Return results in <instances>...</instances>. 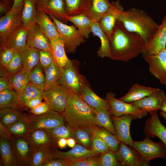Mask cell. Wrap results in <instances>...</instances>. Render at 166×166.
<instances>
[{"instance_id": "30", "label": "cell", "mask_w": 166, "mask_h": 166, "mask_svg": "<svg viewBox=\"0 0 166 166\" xmlns=\"http://www.w3.org/2000/svg\"><path fill=\"white\" fill-rule=\"evenodd\" d=\"M94 125L89 127L71 128L72 138L77 142L86 148L91 150L92 140Z\"/></svg>"}, {"instance_id": "39", "label": "cell", "mask_w": 166, "mask_h": 166, "mask_svg": "<svg viewBox=\"0 0 166 166\" xmlns=\"http://www.w3.org/2000/svg\"><path fill=\"white\" fill-rule=\"evenodd\" d=\"M93 129L94 132L103 140L110 150L114 152L117 150L120 141L116 136L107 129L98 126L94 125Z\"/></svg>"}, {"instance_id": "19", "label": "cell", "mask_w": 166, "mask_h": 166, "mask_svg": "<svg viewBox=\"0 0 166 166\" xmlns=\"http://www.w3.org/2000/svg\"><path fill=\"white\" fill-rule=\"evenodd\" d=\"M26 44L30 47L51 52L49 39L36 23L28 30Z\"/></svg>"}, {"instance_id": "60", "label": "cell", "mask_w": 166, "mask_h": 166, "mask_svg": "<svg viewBox=\"0 0 166 166\" xmlns=\"http://www.w3.org/2000/svg\"><path fill=\"white\" fill-rule=\"evenodd\" d=\"M49 0H35L36 4L38 8L43 7L45 6Z\"/></svg>"}, {"instance_id": "38", "label": "cell", "mask_w": 166, "mask_h": 166, "mask_svg": "<svg viewBox=\"0 0 166 166\" xmlns=\"http://www.w3.org/2000/svg\"><path fill=\"white\" fill-rule=\"evenodd\" d=\"M63 70V68L54 61L48 68L44 70L45 78L44 89L57 83Z\"/></svg>"}, {"instance_id": "48", "label": "cell", "mask_w": 166, "mask_h": 166, "mask_svg": "<svg viewBox=\"0 0 166 166\" xmlns=\"http://www.w3.org/2000/svg\"><path fill=\"white\" fill-rule=\"evenodd\" d=\"M109 149L108 146L103 140L94 132L91 150L94 155H100L106 152Z\"/></svg>"}, {"instance_id": "37", "label": "cell", "mask_w": 166, "mask_h": 166, "mask_svg": "<svg viewBox=\"0 0 166 166\" xmlns=\"http://www.w3.org/2000/svg\"><path fill=\"white\" fill-rule=\"evenodd\" d=\"M111 5L108 0H92L91 8L86 16L93 21L99 22Z\"/></svg>"}, {"instance_id": "33", "label": "cell", "mask_w": 166, "mask_h": 166, "mask_svg": "<svg viewBox=\"0 0 166 166\" xmlns=\"http://www.w3.org/2000/svg\"><path fill=\"white\" fill-rule=\"evenodd\" d=\"M49 41L54 61L63 68L70 60L66 54L63 42L60 37Z\"/></svg>"}, {"instance_id": "26", "label": "cell", "mask_w": 166, "mask_h": 166, "mask_svg": "<svg viewBox=\"0 0 166 166\" xmlns=\"http://www.w3.org/2000/svg\"><path fill=\"white\" fill-rule=\"evenodd\" d=\"M91 26L92 33L94 35L98 37L101 42V46L97 51L98 56L101 58H110V48L109 37L102 29L99 22L92 21Z\"/></svg>"}, {"instance_id": "62", "label": "cell", "mask_w": 166, "mask_h": 166, "mask_svg": "<svg viewBox=\"0 0 166 166\" xmlns=\"http://www.w3.org/2000/svg\"><path fill=\"white\" fill-rule=\"evenodd\" d=\"M160 110L162 112L166 113V98L162 104Z\"/></svg>"}, {"instance_id": "9", "label": "cell", "mask_w": 166, "mask_h": 166, "mask_svg": "<svg viewBox=\"0 0 166 166\" xmlns=\"http://www.w3.org/2000/svg\"><path fill=\"white\" fill-rule=\"evenodd\" d=\"M28 118L31 131L52 128L66 123L61 113L51 110L40 115H28Z\"/></svg>"}, {"instance_id": "50", "label": "cell", "mask_w": 166, "mask_h": 166, "mask_svg": "<svg viewBox=\"0 0 166 166\" xmlns=\"http://www.w3.org/2000/svg\"><path fill=\"white\" fill-rule=\"evenodd\" d=\"M39 63L44 70L54 60L51 52L43 50H39Z\"/></svg>"}, {"instance_id": "21", "label": "cell", "mask_w": 166, "mask_h": 166, "mask_svg": "<svg viewBox=\"0 0 166 166\" xmlns=\"http://www.w3.org/2000/svg\"><path fill=\"white\" fill-rule=\"evenodd\" d=\"M28 139L33 152L43 147L54 146L57 147V142L45 129H38L31 131Z\"/></svg>"}, {"instance_id": "61", "label": "cell", "mask_w": 166, "mask_h": 166, "mask_svg": "<svg viewBox=\"0 0 166 166\" xmlns=\"http://www.w3.org/2000/svg\"><path fill=\"white\" fill-rule=\"evenodd\" d=\"M76 141L73 138H69L67 139V145L70 148H73L76 144Z\"/></svg>"}, {"instance_id": "6", "label": "cell", "mask_w": 166, "mask_h": 166, "mask_svg": "<svg viewBox=\"0 0 166 166\" xmlns=\"http://www.w3.org/2000/svg\"><path fill=\"white\" fill-rule=\"evenodd\" d=\"M132 148L148 162L156 158H162L166 160V147L161 140L158 142L155 143L146 136L142 141H134Z\"/></svg>"}, {"instance_id": "42", "label": "cell", "mask_w": 166, "mask_h": 166, "mask_svg": "<svg viewBox=\"0 0 166 166\" xmlns=\"http://www.w3.org/2000/svg\"><path fill=\"white\" fill-rule=\"evenodd\" d=\"M96 119L97 126L110 131L116 136V132L109 111L95 109Z\"/></svg>"}, {"instance_id": "29", "label": "cell", "mask_w": 166, "mask_h": 166, "mask_svg": "<svg viewBox=\"0 0 166 166\" xmlns=\"http://www.w3.org/2000/svg\"><path fill=\"white\" fill-rule=\"evenodd\" d=\"M18 51L22 59L23 67L29 72L39 63V49L26 45Z\"/></svg>"}, {"instance_id": "34", "label": "cell", "mask_w": 166, "mask_h": 166, "mask_svg": "<svg viewBox=\"0 0 166 166\" xmlns=\"http://www.w3.org/2000/svg\"><path fill=\"white\" fill-rule=\"evenodd\" d=\"M14 137L28 138L31 131L28 115L24 114L18 121L6 127Z\"/></svg>"}, {"instance_id": "18", "label": "cell", "mask_w": 166, "mask_h": 166, "mask_svg": "<svg viewBox=\"0 0 166 166\" xmlns=\"http://www.w3.org/2000/svg\"><path fill=\"white\" fill-rule=\"evenodd\" d=\"M166 98V95L164 90L159 89L153 94L130 103L149 113L154 110H160Z\"/></svg>"}, {"instance_id": "53", "label": "cell", "mask_w": 166, "mask_h": 166, "mask_svg": "<svg viewBox=\"0 0 166 166\" xmlns=\"http://www.w3.org/2000/svg\"><path fill=\"white\" fill-rule=\"evenodd\" d=\"M71 163L69 161L57 157L52 154L46 160L43 166H70Z\"/></svg>"}, {"instance_id": "47", "label": "cell", "mask_w": 166, "mask_h": 166, "mask_svg": "<svg viewBox=\"0 0 166 166\" xmlns=\"http://www.w3.org/2000/svg\"><path fill=\"white\" fill-rule=\"evenodd\" d=\"M45 130L56 142L61 138H72L71 128L66 123Z\"/></svg>"}, {"instance_id": "7", "label": "cell", "mask_w": 166, "mask_h": 166, "mask_svg": "<svg viewBox=\"0 0 166 166\" xmlns=\"http://www.w3.org/2000/svg\"><path fill=\"white\" fill-rule=\"evenodd\" d=\"M42 97L50 110L62 113L68 98L67 90L57 83L44 89Z\"/></svg>"}, {"instance_id": "40", "label": "cell", "mask_w": 166, "mask_h": 166, "mask_svg": "<svg viewBox=\"0 0 166 166\" xmlns=\"http://www.w3.org/2000/svg\"><path fill=\"white\" fill-rule=\"evenodd\" d=\"M57 147L54 146L41 148L33 152L29 166H43L48 159L53 154V149Z\"/></svg>"}, {"instance_id": "56", "label": "cell", "mask_w": 166, "mask_h": 166, "mask_svg": "<svg viewBox=\"0 0 166 166\" xmlns=\"http://www.w3.org/2000/svg\"><path fill=\"white\" fill-rule=\"evenodd\" d=\"M43 97H37L31 99L27 101L25 104L26 107L32 109L36 107L42 102Z\"/></svg>"}, {"instance_id": "57", "label": "cell", "mask_w": 166, "mask_h": 166, "mask_svg": "<svg viewBox=\"0 0 166 166\" xmlns=\"http://www.w3.org/2000/svg\"><path fill=\"white\" fill-rule=\"evenodd\" d=\"M10 87L7 78L6 77L1 76L0 78V92Z\"/></svg>"}, {"instance_id": "63", "label": "cell", "mask_w": 166, "mask_h": 166, "mask_svg": "<svg viewBox=\"0 0 166 166\" xmlns=\"http://www.w3.org/2000/svg\"><path fill=\"white\" fill-rule=\"evenodd\" d=\"M160 115L164 117L166 120V113L161 111L160 113Z\"/></svg>"}, {"instance_id": "36", "label": "cell", "mask_w": 166, "mask_h": 166, "mask_svg": "<svg viewBox=\"0 0 166 166\" xmlns=\"http://www.w3.org/2000/svg\"><path fill=\"white\" fill-rule=\"evenodd\" d=\"M30 72L23 67L15 74L7 77L10 87L18 93L29 83Z\"/></svg>"}, {"instance_id": "12", "label": "cell", "mask_w": 166, "mask_h": 166, "mask_svg": "<svg viewBox=\"0 0 166 166\" xmlns=\"http://www.w3.org/2000/svg\"><path fill=\"white\" fill-rule=\"evenodd\" d=\"M115 153L122 166H149V163L144 160L136 150L121 141Z\"/></svg>"}, {"instance_id": "28", "label": "cell", "mask_w": 166, "mask_h": 166, "mask_svg": "<svg viewBox=\"0 0 166 166\" xmlns=\"http://www.w3.org/2000/svg\"><path fill=\"white\" fill-rule=\"evenodd\" d=\"M26 107L21 103L18 93L10 87L0 92V109L12 108L20 110Z\"/></svg>"}, {"instance_id": "15", "label": "cell", "mask_w": 166, "mask_h": 166, "mask_svg": "<svg viewBox=\"0 0 166 166\" xmlns=\"http://www.w3.org/2000/svg\"><path fill=\"white\" fill-rule=\"evenodd\" d=\"M166 15L164 16L153 38L145 44L141 53L142 57L155 54L165 48Z\"/></svg>"}, {"instance_id": "54", "label": "cell", "mask_w": 166, "mask_h": 166, "mask_svg": "<svg viewBox=\"0 0 166 166\" xmlns=\"http://www.w3.org/2000/svg\"><path fill=\"white\" fill-rule=\"evenodd\" d=\"M50 110L48 105L44 101L36 107L30 109L29 112L35 115L44 114Z\"/></svg>"}, {"instance_id": "58", "label": "cell", "mask_w": 166, "mask_h": 166, "mask_svg": "<svg viewBox=\"0 0 166 166\" xmlns=\"http://www.w3.org/2000/svg\"><path fill=\"white\" fill-rule=\"evenodd\" d=\"M24 0H14L13 5L11 9L13 10L24 7Z\"/></svg>"}, {"instance_id": "41", "label": "cell", "mask_w": 166, "mask_h": 166, "mask_svg": "<svg viewBox=\"0 0 166 166\" xmlns=\"http://www.w3.org/2000/svg\"><path fill=\"white\" fill-rule=\"evenodd\" d=\"M24 115L19 110L16 108H2L0 110V121L7 127L18 121Z\"/></svg>"}, {"instance_id": "31", "label": "cell", "mask_w": 166, "mask_h": 166, "mask_svg": "<svg viewBox=\"0 0 166 166\" xmlns=\"http://www.w3.org/2000/svg\"><path fill=\"white\" fill-rule=\"evenodd\" d=\"M22 12V26L27 30L36 23L37 10L35 0H24Z\"/></svg>"}, {"instance_id": "51", "label": "cell", "mask_w": 166, "mask_h": 166, "mask_svg": "<svg viewBox=\"0 0 166 166\" xmlns=\"http://www.w3.org/2000/svg\"><path fill=\"white\" fill-rule=\"evenodd\" d=\"M13 49L6 48L0 50L1 67L5 68L12 60L15 51Z\"/></svg>"}, {"instance_id": "25", "label": "cell", "mask_w": 166, "mask_h": 166, "mask_svg": "<svg viewBox=\"0 0 166 166\" xmlns=\"http://www.w3.org/2000/svg\"><path fill=\"white\" fill-rule=\"evenodd\" d=\"M159 89V88L147 87L135 84L132 86L125 95L119 99L124 102L131 103L152 94Z\"/></svg>"}, {"instance_id": "27", "label": "cell", "mask_w": 166, "mask_h": 166, "mask_svg": "<svg viewBox=\"0 0 166 166\" xmlns=\"http://www.w3.org/2000/svg\"><path fill=\"white\" fill-rule=\"evenodd\" d=\"M54 16L64 18L73 23L86 39L89 38L90 34L92 33L91 25L93 20L84 15L69 16L62 14Z\"/></svg>"}, {"instance_id": "23", "label": "cell", "mask_w": 166, "mask_h": 166, "mask_svg": "<svg viewBox=\"0 0 166 166\" xmlns=\"http://www.w3.org/2000/svg\"><path fill=\"white\" fill-rule=\"evenodd\" d=\"M28 30L22 26L16 30L5 40L0 43V50L9 48L18 51L26 45Z\"/></svg>"}, {"instance_id": "49", "label": "cell", "mask_w": 166, "mask_h": 166, "mask_svg": "<svg viewBox=\"0 0 166 166\" xmlns=\"http://www.w3.org/2000/svg\"><path fill=\"white\" fill-rule=\"evenodd\" d=\"M100 166H122L117 160L115 152L109 149L99 156Z\"/></svg>"}, {"instance_id": "46", "label": "cell", "mask_w": 166, "mask_h": 166, "mask_svg": "<svg viewBox=\"0 0 166 166\" xmlns=\"http://www.w3.org/2000/svg\"><path fill=\"white\" fill-rule=\"evenodd\" d=\"M39 9L53 16L66 14L63 0H49L45 6Z\"/></svg>"}, {"instance_id": "4", "label": "cell", "mask_w": 166, "mask_h": 166, "mask_svg": "<svg viewBox=\"0 0 166 166\" xmlns=\"http://www.w3.org/2000/svg\"><path fill=\"white\" fill-rule=\"evenodd\" d=\"M79 61L69 60L65 66L57 83L66 89L81 95V91L89 83L86 77L80 74Z\"/></svg>"}, {"instance_id": "8", "label": "cell", "mask_w": 166, "mask_h": 166, "mask_svg": "<svg viewBox=\"0 0 166 166\" xmlns=\"http://www.w3.org/2000/svg\"><path fill=\"white\" fill-rule=\"evenodd\" d=\"M105 99L110 104L109 112L111 115L116 117L128 114L132 115L134 119H135L146 116L148 113L134 106L130 103L124 102L117 99L115 94L111 92L106 93Z\"/></svg>"}, {"instance_id": "43", "label": "cell", "mask_w": 166, "mask_h": 166, "mask_svg": "<svg viewBox=\"0 0 166 166\" xmlns=\"http://www.w3.org/2000/svg\"><path fill=\"white\" fill-rule=\"evenodd\" d=\"M23 67L20 54L18 51L16 50L12 60L7 66L5 68L1 67V77L10 76L19 71Z\"/></svg>"}, {"instance_id": "14", "label": "cell", "mask_w": 166, "mask_h": 166, "mask_svg": "<svg viewBox=\"0 0 166 166\" xmlns=\"http://www.w3.org/2000/svg\"><path fill=\"white\" fill-rule=\"evenodd\" d=\"M116 136L120 141L132 148L133 140L130 133V127L133 116L130 114H125L116 117L111 115Z\"/></svg>"}, {"instance_id": "44", "label": "cell", "mask_w": 166, "mask_h": 166, "mask_svg": "<svg viewBox=\"0 0 166 166\" xmlns=\"http://www.w3.org/2000/svg\"><path fill=\"white\" fill-rule=\"evenodd\" d=\"M43 70L39 63L34 67L29 73V82L42 91L45 84V76Z\"/></svg>"}, {"instance_id": "64", "label": "cell", "mask_w": 166, "mask_h": 166, "mask_svg": "<svg viewBox=\"0 0 166 166\" xmlns=\"http://www.w3.org/2000/svg\"><path fill=\"white\" fill-rule=\"evenodd\" d=\"M165 49H166V46H165Z\"/></svg>"}, {"instance_id": "11", "label": "cell", "mask_w": 166, "mask_h": 166, "mask_svg": "<svg viewBox=\"0 0 166 166\" xmlns=\"http://www.w3.org/2000/svg\"><path fill=\"white\" fill-rule=\"evenodd\" d=\"M148 64L151 74L160 83L166 85V49L154 54L142 57Z\"/></svg>"}, {"instance_id": "2", "label": "cell", "mask_w": 166, "mask_h": 166, "mask_svg": "<svg viewBox=\"0 0 166 166\" xmlns=\"http://www.w3.org/2000/svg\"><path fill=\"white\" fill-rule=\"evenodd\" d=\"M67 90V104L62 113L66 124L71 128L97 126L95 109L88 105L81 95Z\"/></svg>"}, {"instance_id": "13", "label": "cell", "mask_w": 166, "mask_h": 166, "mask_svg": "<svg viewBox=\"0 0 166 166\" xmlns=\"http://www.w3.org/2000/svg\"><path fill=\"white\" fill-rule=\"evenodd\" d=\"M111 4L109 9L99 22L102 29L108 35L109 40L117 22L124 11L119 0L112 2Z\"/></svg>"}, {"instance_id": "32", "label": "cell", "mask_w": 166, "mask_h": 166, "mask_svg": "<svg viewBox=\"0 0 166 166\" xmlns=\"http://www.w3.org/2000/svg\"><path fill=\"white\" fill-rule=\"evenodd\" d=\"M66 14L74 16L83 14L87 16L91 8L92 0H65Z\"/></svg>"}, {"instance_id": "35", "label": "cell", "mask_w": 166, "mask_h": 166, "mask_svg": "<svg viewBox=\"0 0 166 166\" xmlns=\"http://www.w3.org/2000/svg\"><path fill=\"white\" fill-rule=\"evenodd\" d=\"M0 163L2 165L18 166L10 142L1 136L0 137Z\"/></svg>"}, {"instance_id": "22", "label": "cell", "mask_w": 166, "mask_h": 166, "mask_svg": "<svg viewBox=\"0 0 166 166\" xmlns=\"http://www.w3.org/2000/svg\"><path fill=\"white\" fill-rule=\"evenodd\" d=\"M43 10L38 9L36 22L44 35L51 40L59 38V35L55 24Z\"/></svg>"}, {"instance_id": "59", "label": "cell", "mask_w": 166, "mask_h": 166, "mask_svg": "<svg viewBox=\"0 0 166 166\" xmlns=\"http://www.w3.org/2000/svg\"><path fill=\"white\" fill-rule=\"evenodd\" d=\"M57 147L62 149L65 148L67 145V139L62 138L58 139L57 141Z\"/></svg>"}, {"instance_id": "16", "label": "cell", "mask_w": 166, "mask_h": 166, "mask_svg": "<svg viewBox=\"0 0 166 166\" xmlns=\"http://www.w3.org/2000/svg\"><path fill=\"white\" fill-rule=\"evenodd\" d=\"M10 142L18 166H29L33 151L28 139L14 137Z\"/></svg>"}, {"instance_id": "10", "label": "cell", "mask_w": 166, "mask_h": 166, "mask_svg": "<svg viewBox=\"0 0 166 166\" xmlns=\"http://www.w3.org/2000/svg\"><path fill=\"white\" fill-rule=\"evenodd\" d=\"M23 7L11 9L0 19V43L5 40L16 30L22 26Z\"/></svg>"}, {"instance_id": "52", "label": "cell", "mask_w": 166, "mask_h": 166, "mask_svg": "<svg viewBox=\"0 0 166 166\" xmlns=\"http://www.w3.org/2000/svg\"><path fill=\"white\" fill-rule=\"evenodd\" d=\"M100 155L71 163L70 166H100Z\"/></svg>"}, {"instance_id": "20", "label": "cell", "mask_w": 166, "mask_h": 166, "mask_svg": "<svg viewBox=\"0 0 166 166\" xmlns=\"http://www.w3.org/2000/svg\"><path fill=\"white\" fill-rule=\"evenodd\" d=\"M52 153L55 156L65 159L71 163L95 156L94 155L91 150L78 144H76L70 150L65 152L55 148L53 150Z\"/></svg>"}, {"instance_id": "45", "label": "cell", "mask_w": 166, "mask_h": 166, "mask_svg": "<svg viewBox=\"0 0 166 166\" xmlns=\"http://www.w3.org/2000/svg\"><path fill=\"white\" fill-rule=\"evenodd\" d=\"M42 91L33 85L28 83L18 93L21 103L23 105L29 100L37 97H43Z\"/></svg>"}, {"instance_id": "17", "label": "cell", "mask_w": 166, "mask_h": 166, "mask_svg": "<svg viewBox=\"0 0 166 166\" xmlns=\"http://www.w3.org/2000/svg\"><path fill=\"white\" fill-rule=\"evenodd\" d=\"M157 111L154 110L149 112L151 117L146 121L144 132L149 137H158L166 147V127L163 125L159 119L157 115Z\"/></svg>"}, {"instance_id": "5", "label": "cell", "mask_w": 166, "mask_h": 166, "mask_svg": "<svg viewBox=\"0 0 166 166\" xmlns=\"http://www.w3.org/2000/svg\"><path fill=\"white\" fill-rule=\"evenodd\" d=\"M48 14L55 25L60 38L64 42L65 52L74 53L78 46L85 41L86 38L76 26L65 24L53 15Z\"/></svg>"}, {"instance_id": "1", "label": "cell", "mask_w": 166, "mask_h": 166, "mask_svg": "<svg viewBox=\"0 0 166 166\" xmlns=\"http://www.w3.org/2000/svg\"><path fill=\"white\" fill-rule=\"evenodd\" d=\"M110 44L109 58L127 62L141 53L145 42L141 36L126 30L118 20L114 28Z\"/></svg>"}, {"instance_id": "24", "label": "cell", "mask_w": 166, "mask_h": 166, "mask_svg": "<svg viewBox=\"0 0 166 166\" xmlns=\"http://www.w3.org/2000/svg\"><path fill=\"white\" fill-rule=\"evenodd\" d=\"M81 95L85 102L92 108L109 111L110 106L108 101L97 95L91 88L89 83L83 88Z\"/></svg>"}, {"instance_id": "3", "label": "cell", "mask_w": 166, "mask_h": 166, "mask_svg": "<svg viewBox=\"0 0 166 166\" xmlns=\"http://www.w3.org/2000/svg\"><path fill=\"white\" fill-rule=\"evenodd\" d=\"M118 21L126 30L141 36L145 44L153 38L159 26L144 11L135 8L124 11Z\"/></svg>"}, {"instance_id": "55", "label": "cell", "mask_w": 166, "mask_h": 166, "mask_svg": "<svg viewBox=\"0 0 166 166\" xmlns=\"http://www.w3.org/2000/svg\"><path fill=\"white\" fill-rule=\"evenodd\" d=\"M0 135L5 139L10 142L14 137L7 128L0 121Z\"/></svg>"}]
</instances>
